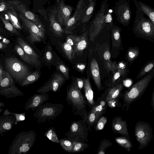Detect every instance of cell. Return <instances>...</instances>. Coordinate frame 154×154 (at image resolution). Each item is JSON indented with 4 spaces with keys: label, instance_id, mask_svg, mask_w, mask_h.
Returning <instances> with one entry per match:
<instances>
[{
    "label": "cell",
    "instance_id": "cell-3",
    "mask_svg": "<svg viewBox=\"0 0 154 154\" xmlns=\"http://www.w3.org/2000/svg\"><path fill=\"white\" fill-rule=\"evenodd\" d=\"M153 75L148 74L136 82L123 94L122 98L124 104L122 108L128 110L132 103L139 99L149 85Z\"/></svg>",
    "mask_w": 154,
    "mask_h": 154
},
{
    "label": "cell",
    "instance_id": "cell-4",
    "mask_svg": "<svg viewBox=\"0 0 154 154\" xmlns=\"http://www.w3.org/2000/svg\"><path fill=\"white\" fill-rule=\"evenodd\" d=\"M63 105L61 103H44L40 105L33 114L39 123H45L48 120L54 119L61 113Z\"/></svg>",
    "mask_w": 154,
    "mask_h": 154
},
{
    "label": "cell",
    "instance_id": "cell-2",
    "mask_svg": "<svg viewBox=\"0 0 154 154\" xmlns=\"http://www.w3.org/2000/svg\"><path fill=\"white\" fill-rule=\"evenodd\" d=\"M36 133L33 130L19 132L10 146L9 154H25L29 151L36 140Z\"/></svg>",
    "mask_w": 154,
    "mask_h": 154
},
{
    "label": "cell",
    "instance_id": "cell-8",
    "mask_svg": "<svg viewBox=\"0 0 154 154\" xmlns=\"http://www.w3.org/2000/svg\"><path fill=\"white\" fill-rule=\"evenodd\" d=\"M89 130L85 121L79 120L71 124L69 130L65 135L66 139L72 141L87 142Z\"/></svg>",
    "mask_w": 154,
    "mask_h": 154
},
{
    "label": "cell",
    "instance_id": "cell-26",
    "mask_svg": "<svg viewBox=\"0 0 154 154\" xmlns=\"http://www.w3.org/2000/svg\"><path fill=\"white\" fill-rule=\"evenodd\" d=\"M96 5V0H89L88 3L81 20L83 24L88 23L92 17Z\"/></svg>",
    "mask_w": 154,
    "mask_h": 154
},
{
    "label": "cell",
    "instance_id": "cell-24",
    "mask_svg": "<svg viewBox=\"0 0 154 154\" xmlns=\"http://www.w3.org/2000/svg\"><path fill=\"white\" fill-rule=\"evenodd\" d=\"M0 95L5 96L8 98H11L23 95V94L14 83L9 87L0 88Z\"/></svg>",
    "mask_w": 154,
    "mask_h": 154
},
{
    "label": "cell",
    "instance_id": "cell-40",
    "mask_svg": "<svg viewBox=\"0 0 154 154\" xmlns=\"http://www.w3.org/2000/svg\"><path fill=\"white\" fill-rule=\"evenodd\" d=\"M56 67L57 69L67 80H69V68L61 62H58L57 63Z\"/></svg>",
    "mask_w": 154,
    "mask_h": 154
},
{
    "label": "cell",
    "instance_id": "cell-45",
    "mask_svg": "<svg viewBox=\"0 0 154 154\" xmlns=\"http://www.w3.org/2000/svg\"><path fill=\"white\" fill-rule=\"evenodd\" d=\"M11 115L15 116L16 119L15 124H17L18 122L23 121L25 119V113L20 114L12 113L9 112L8 109H7L5 111L2 115Z\"/></svg>",
    "mask_w": 154,
    "mask_h": 154
},
{
    "label": "cell",
    "instance_id": "cell-11",
    "mask_svg": "<svg viewBox=\"0 0 154 154\" xmlns=\"http://www.w3.org/2000/svg\"><path fill=\"white\" fill-rule=\"evenodd\" d=\"M8 5L12 7L26 18L36 25L42 30L45 32L42 23L36 15L27 9L25 5L18 0L8 1L7 2Z\"/></svg>",
    "mask_w": 154,
    "mask_h": 154
},
{
    "label": "cell",
    "instance_id": "cell-56",
    "mask_svg": "<svg viewBox=\"0 0 154 154\" xmlns=\"http://www.w3.org/2000/svg\"><path fill=\"white\" fill-rule=\"evenodd\" d=\"M0 41L3 42L7 44H8L10 42V41L8 39H7L6 38H5L3 36L0 35Z\"/></svg>",
    "mask_w": 154,
    "mask_h": 154
},
{
    "label": "cell",
    "instance_id": "cell-22",
    "mask_svg": "<svg viewBox=\"0 0 154 154\" xmlns=\"http://www.w3.org/2000/svg\"><path fill=\"white\" fill-rule=\"evenodd\" d=\"M136 9L142 12L149 17L152 23L154 25V9L145 3L136 0H133Z\"/></svg>",
    "mask_w": 154,
    "mask_h": 154
},
{
    "label": "cell",
    "instance_id": "cell-21",
    "mask_svg": "<svg viewBox=\"0 0 154 154\" xmlns=\"http://www.w3.org/2000/svg\"><path fill=\"white\" fill-rule=\"evenodd\" d=\"M91 73L96 86L98 90H101V83L99 66L95 58L91 60L90 63Z\"/></svg>",
    "mask_w": 154,
    "mask_h": 154
},
{
    "label": "cell",
    "instance_id": "cell-18",
    "mask_svg": "<svg viewBox=\"0 0 154 154\" xmlns=\"http://www.w3.org/2000/svg\"><path fill=\"white\" fill-rule=\"evenodd\" d=\"M57 9L55 8L48 14L50 26L52 32L56 36L61 37L64 33L63 29L57 19Z\"/></svg>",
    "mask_w": 154,
    "mask_h": 154
},
{
    "label": "cell",
    "instance_id": "cell-46",
    "mask_svg": "<svg viewBox=\"0 0 154 154\" xmlns=\"http://www.w3.org/2000/svg\"><path fill=\"white\" fill-rule=\"evenodd\" d=\"M119 98L113 99L108 100L107 102L108 106L112 108L121 106L122 104L119 102Z\"/></svg>",
    "mask_w": 154,
    "mask_h": 154
},
{
    "label": "cell",
    "instance_id": "cell-5",
    "mask_svg": "<svg viewBox=\"0 0 154 154\" xmlns=\"http://www.w3.org/2000/svg\"><path fill=\"white\" fill-rule=\"evenodd\" d=\"M107 2V0L102 1L100 9L95 14L93 21L88 30L90 41L92 42L103 28L107 25L105 17L109 7V5Z\"/></svg>",
    "mask_w": 154,
    "mask_h": 154
},
{
    "label": "cell",
    "instance_id": "cell-13",
    "mask_svg": "<svg viewBox=\"0 0 154 154\" xmlns=\"http://www.w3.org/2000/svg\"><path fill=\"white\" fill-rule=\"evenodd\" d=\"M19 17L29 32V39L31 43L40 42L44 40L45 32L22 15L20 14Z\"/></svg>",
    "mask_w": 154,
    "mask_h": 154
},
{
    "label": "cell",
    "instance_id": "cell-6",
    "mask_svg": "<svg viewBox=\"0 0 154 154\" xmlns=\"http://www.w3.org/2000/svg\"><path fill=\"white\" fill-rule=\"evenodd\" d=\"M5 65L7 71L12 78L21 83L30 73L27 66L14 57L6 58Z\"/></svg>",
    "mask_w": 154,
    "mask_h": 154
},
{
    "label": "cell",
    "instance_id": "cell-35",
    "mask_svg": "<svg viewBox=\"0 0 154 154\" xmlns=\"http://www.w3.org/2000/svg\"><path fill=\"white\" fill-rule=\"evenodd\" d=\"M72 142L73 145L71 152L77 153L84 151L89 146L88 144L85 142L77 141H73Z\"/></svg>",
    "mask_w": 154,
    "mask_h": 154
},
{
    "label": "cell",
    "instance_id": "cell-20",
    "mask_svg": "<svg viewBox=\"0 0 154 154\" xmlns=\"http://www.w3.org/2000/svg\"><path fill=\"white\" fill-rule=\"evenodd\" d=\"M16 122V118L13 115H2L0 116V134L10 130Z\"/></svg>",
    "mask_w": 154,
    "mask_h": 154
},
{
    "label": "cell",
    "instance_id": "cell-34",
    "mask_svg": "<svg viewBox=\"0 0 154 154\" xmlns=\"http://www.w3.org/2000/svg\"><path fill=\"white\" fill-rule=\"evenodd\" d=\"M14 83L11 76L5 71L4 77L0 83V88L9 87Z\"/></svg>",
    "mask_w": 154,
    "mask_h": 154
},
{
    "label": "cell",
    "instance_id": "cell-27",
    "mask_svg": "<svg viewBox=\"0 0 154 154\" xmlns=\"http://www.w3.org/2000/svg\"><path fill=\"white\" fill-rule=\"evenodd\" d=\"M108 27L110 29L111 32L112 46L116 47L120 46L121 43L120 28L114 25V24Z\"/></svg>",
    "mask_w": 154,
    "mask_h": 154
},
{
    "label": "cell",
    "instance_id": "cell-37",
    "mask_svg": "<svg viewBox=\"0 0 154 154\" xmlns=\"http://www.w3.org/2000/svg\"><path fill=\"white\" fill-rule=\"evenodd\" d=\"M112 145V143L109 140L103 139L100 143L97 154H105L106 149Z\"/></svg>",
    "mask_w": 154,
    "mask_h": 154
},
{
    "label": "cell",
    "instance_id": "cell-55",
    "mask_svg": "<svg viewBox=\"0 0 154 154\" xmlns=\"http://www.w3.org/2000/svg\"><path fill=\"white\" fill-rule=\"evenodd\" d=\"M5 71L3 67L0 64V83L4 77Z\"/></svg>",
    "mask_w": 154,
    "mask_h": 154
},
{
    "label": "cell",
    "instance_id": "cell-23",
    "mask_svg": "<svg viewBox=\"0 0 154 154\" xmlns=\"http://www.w3.org/2000/svg\"><path fill=\"white\" fill-rule=\"evenodd\" d=\"M123 88V85L122 83L116 84L110 87L106 90V101L111 99L119 98Z\"/></svg>",
    "mask_w": 154,
    "mask_h": 154
},
{
    "label": "cell",
    "instance_id": "cell-31",
    "mask_svg": "<svg viewBox=\"0 0 154 154\" xmlns=\"http://www.w3.org/2000/svg\"><path fill=\"white\" fill-rule=\"evenodd\" d=\"M15 50L22 59L26 63L32 65L38 66L39 63L30 58L19 45L15 46Z\"/></svg>",
    "mask_w": 154,
    "mask_h": 154
},
{
    "label": "cell",
    "instance_id": "cell-15",
    "mask_svg": "<svg viewBox=\"0 0 154 154\" xmlns=\"http://www.w3.org/2000/svg\"><path fill=\"white\" fill-rule=\"evenodd\" d=\"M57 18L60 25L66 26L71 17L72 8L71 6L66 5L63 0L59 2L57 8Z\"/></svg>",
    "mask_w": 154,
    "mask_h": 154
},
{
    "label": "cell",
    "instance_id": "cell-52",
    "mask_svg": "<svg viewBox=\"0 0 154 154\" xmlns=\"http://www.w3.org/2000/svg\"><path fill=\"white\" fill-rule=\"evenodd\" d=\"M8 8L7 3L4 2L3 0H0V12L5 11Z\"/></svg>",
    "mask_w": 154,
    "mask_h": 154
},
{
    "label": "cell",
    "instance_id": "cell-48",
    "mask_svg": "<svg viewBox=\"0 0 154 154\" xmlns=\"http://www.w3.org/2000/svg\"><path fill=\"white\" fill-rule=\"evenodd\" d=\"M77 39V36L70 35L67 37L66 42L71 46L73 49L76 43Z\"/></svg>",
    "mask_w": 154,
    "mask_h": 154
},
{
    "label": "cell",
    "instance_id": "cell-38",
    "mask_svg": "<svg viewBox=\"0 0 154 154\" xmlns=\"http://www.w3.org/2000/svg\"><path fill=\"white\" fill-rule=\"evenodd\" d=\"M60 144L61 146L66 151L71 152L73 147V143L72 141L67 139H61L59 140Z\"/></svg>",
    "mask_w": 154,
    "mask_h": 154
},
{
    "label": "cell",
    "instance_id": "cell-28",
    "mask_svg": "<svg viewBox=\"0 0 154 154\" xmlns=\"http://www.w3.org/2000/svg\"><path fill=\"white\" fill-rule=\"evenodd\" d=\"M84 89L85 94L87 102L91 106L95 103L94 100V93L89 78L84 80Z\"/></svg>",
    "mask_w": 154,
    "mask_h": 154
},
{
    "label": "cell",
    "instance_id": "cell-39",
    "mask_svg": "<svg viewBox=\"0 0 154 154\" xmlns=\"http://www.w3.org/2000/svg\"><path fill=\"white\" fill-rule=\"evenodd\" d=\"M0 18L3 23L5 28L7 30L13 34L18 35H19L17 29L12 24H11L8 20L1 15H0Z\"/></svg>",
    "mask_w": 154,
    "mask_h": 154
},
{
    "label": "cell",
    "instance_id": "cell-43",
    "mask_svg": "<svg viewBox=\"0 0 154 154\" xmlns=\"http://www.w3.org/2000/svg\"><path fill=\"white\" fill-rule=\"evenodd\" d=\"M139 54V50L137 48H132L129 49L127 52L128 60L130 61H133L137 57Z\"/></svg>",
    "mask_w": 154,
    "mask_h": 154
},
{
    "label": "cell",
    "instance_id": "cell-9",
    "mask_svg": "<svg viewBox=\"0 0 154 154\" xmlns=\"http://www.w3.org/2000/svg\"><path fill=\"white\" fill-rule=\"evenodd\" d=\"M134 134L139 144L138 149H143L148 145L153 138L151 125L147 122L141 121L137 122L135 126Z\"/></svg>",
    "mask_w": 154,
    "mask_h": 154
},
{
    "label": "cell",
    "instance_id": "cell-1",
    "mask_svg": "<svg viewBox=\"0 0 154 154\" xmlns=\"http://www.w3.org/2000/svg\"><path fill=\"white\" fill-rule=\"evenodd\" d=\"M66 100L72 106L74 114L81 116L85 122L87 115L86 101L75 82L67 89Z\"/></svg>",
    "mask_w": 154,
    "mask_h": 154
},
{
    "label": "cell",
    "instance_id": "cell-51",
    "mask_svg": "<svg viewBox=\"0 0 154 154\" xmlns=\"http://www.w3.org/2000/svg\"><path fill=\"white\" fill-rule=\"evenodd\" d=\"M75 82L78 88L81 91L84 86V80L81 78H77Z\"/></svg>",
    "mask_w": 154,
    "mask_h": 154
},
{
    "label": "cell",
    "instance_id": "cell-61",
    "mask_svg": "<svg viewBox=\"0 0 154 154\" xmlns=\"http://www.w3.org/2000/svg\"><path fill=\"white\" fill-rule=\"evenodd\" d=\"M5 30L3 29L0 28V33H5Z\"/></svg>",
    "mask_w": 154,
    "mask_h": 154
},
{
    "label": "cell",
    "instance_id": "cell-42",
    "mask_svg": "<svg viewBox=\"0 0 154 154\" xmlns=\"http://www.w3.org/2000/svg\"><path fill=\"white\" fill-rule=\"evenodd\" d=\"M154 63L151 62L146 65L140 72L137 76V79L140 78L145 76L153 67Z\"/></svg>",
    "mask_w": 154,
    "mask_h": 154
},
{
    "label": "cell",
    "instance_id": "cell-57",
    "mask_svg": "<svg viewBox=\"0 0 154 154\" xmlns=\"http://www.w3.org/2000/svg\"><path fill=\"white\" fill-rule=\"evenodd\" d=\"M132 82L129 79H127L124 81L123 84L126 87H129L132 84Z\"/></svg>",
    "mask_w": 154,
    "mask_h": 154
},
{
    "label": "cell",
    "instance_id": "cell-58",
    "mask_svg": "<svg viewBox=\"0 0 154 154\" xmlns=\"http://www.w3.org/2000/svg\"><path fill=\"white\" fill-rule=\"evenodd\" d=\"M151 105L153 109L154 110V91L153 90L151 97Z\"/></svg>",
    "mask_w": 154,
    "mask_h": 154
},
{
    "label": "cell",
    "instance_id": "cell-50",
    "mask_svg": "<svg viewBox=\"0 0 154 154\" xmlns=\"http://www.w3.org/2000/svg\"><path fill=\"white\" fill-rule=\"evenodd\" d=\"M45 58L46 61L48 62H51L53 60V55L51 49L49 48L45 54Z\"/></svg>",
    "mask_w": 154,
    "mask_h": 154
},
{
    "label": "cell",
    "instance_id": "cell-53",
    "mask_svg": "<svg viewBox=\"0 0 154 154\" xmlns=\"http://www.w3.org/2000/svg\"><path fill=\"white\" fill-rule=\"evenodd\" d=\"M125 65L123 62H121L117 65V69L119 70L125 74L126 72Z\"/></svg>",
    "mask_w": 154,
    "mask_h": 154
},
{
    "label": "cell",
    "instance_id": "cell-19",
    "mask_svg": "<svg viewBox=\"0 0 154 154\" xmlns=\"http://www.w3.org/2000/svg\"><path fill=\"white\" fill-rule=\"evenodd\" d=\"M88 30L82 35L77 36V40L73 49V58L75 55H81L87 45V35Z\"/></svg>",
    "mask_w": 154,
    "mask_h": 154
},
{
    "label": "cell",
    "instance_id": "cell-33",
    "mask_svg": "<svg viewBox=\"0 0 154 154\" xmlns=\"http://www.w3.org/2000/svg\"><path fill=\"white\" fill-rule=\"evenodd\" d=\"M40 76V73L38 71L30 73L23 80L21 83V86L23 87L32 83L38 80Z\"/></svg>",
    "mask_w": 154,
    "mask_h": 154
},
{
    "label": "cell",
    "instance_id": "cell-54",
    "mask_svg": "<svg viewBox=\"0 0 154 154\" xmlns=\"http://www.w3.org/2000/svg\"><path fill=\"white\" fill-rule=\"evenodd\" d=\"M77 68L80 72H83L86 66L84 63H78L76 65Z\"/></svg>",
    "mask_w": 154,
    "mask_h": 154
},
{
    "label": "cell",
    "instance_id": "cell-60",
    "mask_svg": "<svg viewBox=\"0 0 154 154\" xmlns=\"http://www.w3.org/2000/svg\"><path fill=\"white\" fill-rule=\"evenodd\" d=\"M5 106L4 103L0 102V113L3 111V109L2 107H4Z\"/></svg>",
    "mask_w": 154,
    "mask_h": 154
},
{
    "label": "cell",
    "instance_id": "cell-12",
    "mask_svg": "<svg viewBox=\"0 0 154 154\" xmlns=\"http://www.w3.org/2000/svg\"><path fill=\"white\" fill-rule=\"evenodd\" d=\"M89 2L85 0H79L77 3L73 15L71 17L68 21L65 28L63 29L64 33L70 34L75 27L77 23L81 20Z\"/></svg>",
    "mask_w": 154,
    "mask_h": 154
},
{
    "label": "cell",
    "instance_id": "cell-16",
    "mask_svg": "<svg viewBox=\"0 0 154 154\" xmlns=\"http://www.w3.org/2000/svg\"><path fill=\"white\" fill-rule=\"evenodd\" d=\"M49 95L46 93L35 94L30 97L26 103L24 109L34 111L41 104L48 100Z\"/></svg>",
    "mask_w": 154,
    "mask_h": 154
},
{
    "label": "cell",
    "instance_id": "cell-59",
    "mask_svg": "<svg viewBox=\"0 0 154 154\" xmlns=\"http://www.w3.org/2000/svg\"><path fill=\"white\" fill-rule=\"evenodd\" d=\"M7 45L3 42L0 41V50L4 49L6 48Z\"/></svg>",
    "mask_w": 154,
    "mask_h": 154
},
{
    "label": "cell",
    "instance_id": "cell-41",
    "mask_svg": "<svg viewBox=\"0 0 154 154\" xmlns=\"http://www.w3.org/2000/svg\"><path fill=\"white\" fill-rule=\"evenodd\" d=\"M61 47L67 58L72 60L73 58V51L72 46L65 42L61 44Z\"/></svg>",
    "mask_w": 154,
    "mask_h": 154
},
{
    "label": "cell",
    "instance_id": "cell-7",
    "mask_svg": "<svg viewBox=\"0 0 154 154\" xmlns=\"http://www.w3.org/2000/svg\"><path fill=\"white\" fill-rule=\"evenodd\" d=\"M132 30L135 34L140 36L149 38L154 35V25L149 18H146L144 14L137 9Z\"/></svg>",
    "mask_w": 154,
    "mask_h": 154
},
{
    "label": "cell",
    "instance_id": "cell-47",
    "mask_svg": "<svg viewBox=\"0 0 154 154\" xmlns=\"http://www.w3.org/2000/svg\"><path fill=\"white\" fill-rule=\"evenodd\" d=\"M105 20L108 27L111 26L113 24V21L111 13L109 8L107 10L106 14L105 17Z\"/></svg>",
    "mask_w": 154,
    "mask_h": 154
},
{
    "label": "cell",
    "instance_id": "cell-10",
    "mask_svg": "<svg viewBox=\"0 0 154 154\" xmlns=\"http://www.w3.org/2000/svg\"><path fill=\"white\" fill-rule=\"evenodd\" d=\"M114 12L116 20L124 26L128 25L131 20V12L128 0H119L115 4Z\"/></svg>",
    "mask_w": 154,
    "mask_h": 154
},
{
    "label": "cell",
    "instance_id": "cell-25",
    "mask_svg": "<svg viewBox=\"0 0 154 154\" xmlns=\"http://www.w3.org/2000/svg\"><path fill=\"white\" fill-rule=\"evenodd\" d=\"M17 42L18 45L30 58L40 63L38 60L39 56L23 39L20 38H18L17 39Z\"/></svg>",
    "mask_w": 154,
    "mask_h": 154
},
{
    "label": "cell",
    "instance_id": "cell-36",
    "mask_svg": "<svg viewBox=\"0 0 154 154\" xmlns=\"http://www.w3.org/2000/svg\"><path fill=\"white\" fill-rule=\"evenodd\" d=\"M44 136L52 142L59 143V140L56 133L54 128L51 127L46 131Z\"/></svg>",
    "mask_w": 154,
    "mask_h": 154
},
{
    "label": "cell",
    "instance_id": "cell-49",
    "mask_svg": "<svg viewBox=\"0 0 154 154\" xmlns=\"http://www.w3.org/2000/svg\"><path fill=\"white\" fill-rule=\"evenodd\" d=\"M125 74L122 71L117 69L114 73V75L112 80V85L111 86L115 85V83L118 79L119 78L121 75H123Z\"/></svg>",
    "mask_w": 154,
    "mask_h": 154
},
{
    "label": "cell",
    "instance_id": "cell-30",
    "mask_svg": "<svg viewBox=\"0 0 154 154\" xmlns=\"http://www.w3.org/2000/svg\"><path fill=\"white\" fill-rule=\"evenodd\" d=\"M101 58L108 70H111L112 62L111 61V54L107 45L101 46Z\"/></svg>",
    "mask_w": 154,
    "mask_h": 154
},
{
    "label": "cell",
    "instance_id": "cell-14",
    "mask_svg": "<svg viewBox=\"0 0 154 154\" xmlns=\"http://www.w3.org/2000/svg\"><path fill=\"white\" fill-rule=\"evenodd\" d=\"M65 81V79L61 74L57 73L52 79L39 88L37 91V93H47L50 91L57 92L64 83Z\"/></svg>",
    "mask_w": 154,
    "mask_h": 154
},
{
    "label": "cell",
    "instance_id": "cell-32",
    "mask_svg": "<svg viewBox=\"0 0 154 154\" xmlns=\"http://www.w3.org/2000/svg\"><path fill=\"white\" fill-rule=\"evenodd\" d=\"M115 142L120 146L129 152L133 147L130 140L124 136L118 137L115 138Z\"/></svg>",
    "mask_w": 154,
    "mask_h": 154
},
{
    "label": "cell",
    "instance_id": "cell-17",
    "mask_svg": "<svg viewBox=\"0 0 154 154\" xmlns=\"http://www.w3.org/2000/svg\"><path fill=\"white\" fill-rule=\"evenodd\" d=\"M127 126L126 121L123 120L121 116H116L112 120V127L113 131L130 140Z\"/></svg>",
    "mask_w": 154,
    "mask_h": 154
},
{
    "label": "cell",
    "instance_id": "cell-29",
    "mask_svg": "<svg viewBox=\"0 0 154 154\" xmlns=\"http://www.w3.org/2000/svg\"><path fill=\"white\" fill-rule=\"evenodd\" d=\"M8 8L5 11L8 19L11 21L13 25L16 29H21L22 27L16 11L11 7L8 5Z\"/></svg>",
    "mask_w": 154,
    "mask_h": 154
},
{
    "label": "cell",
    "instance_id": "cell-44",
    "mask_svg": "<svg viewBox=\"0 0 154 154\" xmlns=\"http://www.w3.org/2000/svg\"><path fill=\"white\" fill-rule=\"evenodd\" d=\"M107 120L106 117H101L97 121L95 128V131H97L103 130L107 122Z\"/></svg>",
    "mask_w": 154,
    "mask_h": 154
}]
</instances>
